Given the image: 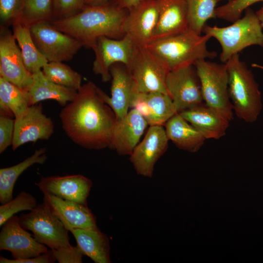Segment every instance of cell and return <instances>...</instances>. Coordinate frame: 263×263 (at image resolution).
<instances>
[{
    "label": "cell",
    "instance_id": "17",
    "mask_svg": "<svg viewBox=\"0 0 263 263\" xmlns=\"http://www.w3.org/2000/svg\"><path fill=\"white\" fill-rule=\"evenodd\" d=\"M35 184L43 193L87 205L93 184L90 179L82 175L74 174L42 177Z\"/></svg>",
    "mask_w": 263,
    "mask_h": 263
},
{
    "label": "cell",
    "instance_id": "4",
    "mask_svg": "<svg viewBox=\"0 0 263 263\" xmlns=\"http://www.w3.org/2000/svg\"><path fill=\"white\" fill-rule=\"evenodd\" d=\"M228 75V93L233 112L247 123L257 120L262 109L261 93L253 73L235 54L225 63Z\"/></svg>",
    "mask_w": 263,
    "mask_h": 263
},
{
    "label": "cell",
    "instance_id": "25",
    "mask_svg": "<svg viewBox=\"0 0 263 263\" xmlns=\"http://www.w3.org/2000/svg\"><path fill=\"white\" fill-rule=\"evenodd\" d=\"M28 92L30 106L53 99L65 106L74 100L77 91L58 85L46 77L42 70L33 74V81Z\"/></svg>",
    "mask_w": 263,
    "mask_h": 263
},
{
    "label": "cell",
    "instance_id": "41",
    "mask_svg": "<svg viewBox=\"0 0 263 263\" xmlns=\"http://www.w3.org/2000/svg\"><path fill=\"white\" fill-rule=\"evenodd\" d=\"M86 5H96L106 3L115 2L116 0H84Z\"/></svg>",
    "mask_w": 263,
    "mask_h": 263
},
{
    "label": "cell",
    "instance_id": "28",
    "mask_svg": "<svg viewBox=\"0 0 263 263\" xmlns=\"http://www.w3.org/2000/svg\"><path fill=\"white\" fill-rule=\"evenodd\" d=\"M13 34L18 43L26 69L32 74L41 70L48 62L35 45L30 28L19 23L12 26Z\"/></svg>",
    "mask_w": 263,
    "mask_h": 263
},
{
    "label": "cell",
    "instance_id": "43",
    "mask_svg": "<svg viewBox=\"0 0 263 263\" xmlns=\"http://www.w3.org/2000/svg\"><path fill=\"white\" fill-rule=\"evenodd\" d=\"M222 0H217L218 2H219V1H222ZM226 0L227 1H231L232 0Z\"/></svg>",
    "mask_w": 263,
    "mask_h": 263
},
{
    "label": "cell",
    "instance_id": "14",
    "mask_svg": "<svg viewBox=\"0 0 263 263\" xmlns=\"http://www.w3.org/2000/svg\"><path fill=\"white\" fill-rule=\"evenodd\" d=\"M169 141L163 126H150L142 141L130 155V162L137 174L152 177L155 165L167 150Z\"/></svg>",
    "mask_w": 263,
    "mask_h": 263
},
{
    "label": "cell",
    "instance_id": "33",
    "mask_svg": "<svg viewBox=\"0 0 263 263\" xmlns=\"http://www.w3.org/2000/svg\"><path fill=\"white\" fill-rule=\"evenodd\" d=\"M37 206L36 199L32 194L25 191H21L15 198L0 206V226L16 213L31 211Z\"/></svg>",
    "mask_w": 263,
    "mask_h": 263
},
{
    "label": "cell",
    "instance_id": "26",
    "mask_svg": "<svg viewBox=\"0 0 263 263\" xmlns=\"http://www.w3.org/2000/svg\"><path fill=\"white\" fill-rule=\"evenodd\" d=\"M84 255L95 263H109L110 247L107 236L96 229H74L70 231Z\"/></svg>",
    "mask_w": 263,
    "mask_h": 263
},
{
    "label": "cell",
    "instance_id": "27",
    "mask_svg": "<svg viewBox=\"0 0 263 263\" xmlns=\"http://www.w3.org/2000/svg\"><path fill=\"white\" fill-rule=\"evenodd\" d=\"M47 149L36 150L23 161L10 167L0 169V203L3 204L13 199L15 184L19 175L33 165L43 164L47 158Z\"/></svg>",
    "mask_w": 263,
    "mask_h": 263
},
{
    "label": "cell",
    "instance_id": "12",
    "mask_svg": "<svg viewBox=\"0 0 263 263\" xmlns=\"http://www.w3.org/2000/svg\"><path fill=\"white\" fill-rule=\"evenodd\" d=\"M9 27L0 26V76L28 91L33 74L26 68L20 48Z\"/></svg>",
    "mask_w": 263,
    "mask_h": 263
},
{
    "label": "cell",
    "instance_id": "35",
    "mask_svg": "<svg viewBox=\"0 0 263 263\" xmlns=\"http://www.w3.org/2000/svg\"><path fill=\"white\" fill-rule=\"evenodd\" d=\"M85 6L84 0H53V20L73 16L79 13Z\"/></svg>",
    "mask_w": 263,
    "mask_h": 263
},
{
    "label": "cell",
    "instance_id": "37",
    "mask_svg": "<svg viewBox=\"0 0 263 263\" xmlns=\"http://www.w3.org/2000/svg\"><path fill=\"white\" fill-rule=\"evenodd\" d=\"M56 261L59 263H81L84 254L77 246L72 245L52 250Z\"/></svg>",
    "mask_w": 263,
    "mask_h": 263
},
{
    "label": "cell",
    "instance_id": "22",
    "mask_svg": "<svg viewBox=\"0 0 263 263\" xmlns=\"http://www.w3.org/2000/svg\"><path fill=\"white\" fill-rule=\"evenodd\" d=\"M111 76V97L102 92L104 101L113 111L117 120L123 118L129 112L134 82L127 67L120 63L114 64L110 69Z\"/></svg>",
    "mask_w": 263,
    "mask_h": 263
},
{
    "label": "cell",
    "instance_id": "10",
    "mask_svg": "<svg viewBox=\"0 0 263 263\" xmlns=\"http://www.w3.org/2000/svg\"><path fill=\"white\" fill-rule=\"evenodd\" d=\"M136 46L130 38L125 35L119 39L105 36H100L92 49L95 58L92 70L97 75H100L102 81L106 82L111 79L110 69L114 64L120 63L129 67Z\"/></svg>",
    "mask_w": 263,
    "mask_h": 263
},
{
    "label": "cell",
    "instance_id": "15",
    "mask_svg": "<svg viewBox=\"0 0 263 263\" xmlns=\"http://www.w3.org/2000/svg\"><path fill=\"white\" fill-rule=\"evenodd\" d=\"M14 119L13 150L28 142L47 140L54 132L53 123L43 113L41 104L30 106Z\"/></svg>",
    "mask_w": 263,
    "mask_h": 263
},
{
    "label": "cell",
    "instance_id": "6",
    "mask_svg": "<svg viewBox=\"0 0 263 263\" xmlns=\"http://www.w3.org/2000/svg\"><path fill=\"white\" fill-rule=\"evenodd\" d=\"M199 79L203 102L229 121L233 110L228 93V75L225 63L200 60L194 65Z\"/></svg>",
    "mask_w": 263,
    "mask_h": 263
},
{
    "label": "cell",
    "instance_id": "36",
    "mask_svg": "<svg viewBox=\"0 0 263 263\" xmlns=\"http://www.w3.org/2000/svg\"><path fill=\"white\" fill-rule=\"evenodd\" d=\"M22 0H0V19L2 25L12 26L17 21Z\"/></svg>",
    "mask_w": 263,
    "mask_h": 263
},
{
    "label": "cell",
    "instance_id": "1",
    "mask_svg": "<svg viewBox=\"0 0 263 263\" xmlns=\"http://www.w3.org/2000/svg\"><path fill=\"white\" fill-rule=\"evenodd\" d=\"M102 91L92 81L82 85L73 101L60 113L62 128L75 144L88 149L109 147L116 115Z\"/></svg>",
    "mask_w": 263,
    "mask_h": 263
},
{
    "label": "cell",
    "instance_id": "13",
    "mask_svg": "<svg viewBox=\"0 0 263 263\" xmlns=\"http://www.w3.org/2000/svg\"><path fill=\"white\" fill-rule=\"evenodd\" d=\"M159 18L157 0H143L128 10L123 31L136 47H147L151 41Z\"/></svg>",
    "mask_w": 263,
    "mask_h": 263
},
{
    "label": "cell",
    "instance_id": "16",
    "mask_svg": "<svg viewBox=\"0 0 263 263\" xmlns=\"http://www.w3.org/2000/svg\"><path fill=\"white\" fill-rule=\"evenodd\" d=\"M0 250L10 251L14 259L35 257L49 250L21 226L19 217L15 215L2 225Z\"/></svg>",
    "mask_w": 263,
    "mask_h": 263
},
{
    "label": "cell",
    "instance_id": "20",
    "mask_svg": "<svg viewBox=\"0 0 263 263\" xmlns=\"http://www.w3.org/2000/svg\"><path fill=\"white\" fill-rule=\"evenodd\" d=\"M148 123L136 110L132 109L115 124L109 147L121 155H130L146 130Z\"/></svg>",
    "mask_w": 263,
    "mask_h": 263
},
{
    "label": "cell",
    "instance_id": "38",
    "mask_svg": "<svg viewBox=\"0 0 263 263\" xmlns=\"http://www.w3.org/2000/svg\"><path fill=\"white\" fill-rule=\"evenodd\" d=\"M15 119L10 117L0 116V153H1L12 145Z\"/></svg>",
    "mask_w": 263,
    "mask_h": 263
},
{
    "label": "cell",
    "instance_id": "7",
    "mask_svg": "<svg viewBox=\"0 0 263 263\" xmlns=\"http://www.w3.org/2000/svg\"><path fill=\"white\" fill-rule=\"evenodd\" d=\"M19 219L23 228L31 231L38 242L51 250L71 245L69 231L44 202Z\"/></svg>",
    "mask_w": 263,
    "mask_h": 263
},
{
    "label": "cell",
    "instance_id": "8",
    "mask_svg": "<svg viewBox=\"0 0 263 263\" xmlns=\"http://www.w3.org/2000/svg\"><path fill=\"white\" fill-rule=\"evenodd\" d=\"M128 69L136 91L143 93L158 92L168 94L166 81L169 71L147 47H136Z\"/></svg>",
    "mask_w": 263,
    "mask_h": 263
},
{
    "label": "cell",
    "instance_id": "31",
    "mask_svg": "<svg viewBox=\"0 0 263 263\" xmlns=\"http://www.w3.org/2000/svg\"><path fill=\"white\" fill-rule=\"evenodd\" d=\"M217 0H187L189 29L202 35L207 21L216 18Z\"/></svg>",
    "mask_w": 263,
    "mask_h": 263
},
{
    "label": "cell",
    "instance_id": "19",
    "mask_svg": "<svg viewBox=\"0 0 263 263\" xmlns=\"http://www.w3.org/2000/svg\"><path fill=\"white\" fill-rule=\"evenodd\" d=\"M43 194V202L69 231L74 229H96V219L87 205Z\"/></svg>",
    "mask_w": 263,
    "mask_h": 263
},
{
    "label": "cell",
    "instance_id": "3",
    "mask_svg": "<svg viewBox=\"0 0 263 263\" xmlns=\"http://www.w3.org/2000/svg\"><path fill=\"white\" fill-rule=\"evenodd\" d=\"M211 38L190 29L178 34L151 41L146 47L155 54L169 71L194 65L200 60L213 59L217 54L209 51L207 43Z\"/></svg>",
    "mask_w": 263,
    "mask_h": 263
},
{
    "label": "cell",
    "instance_id": "9",
    "mask_svg": "<svg viewBox=\"0 0 263 263\" xmlns=\"http://www.w3.org/2000/svg\"><path fill=\"white\" fill-rule=\"evenodd\" d=\"M33 40L48 62L71 60L83 45L78 40L55 27L51 22H42L30 28Z\"/></svg>",
    "mask_w": 263,
    "mask_h": 263
},
{
    "label": "cell",
    "instance_id": "18",
    "mask_svg": "<svg viewBox=\"0 0 263 263\" xmlns=\"http://www.w3.org/2000/svg\"><path fill=\"white\" fill-rule=\"evenodd\" d=\"M130 108L137 110L150 126H163L178 113L170 96L167 94L153 92L139 93L134 89Z\"/></svg>",
    "mask_w": 263,
    "mask_h": 263
},
{
    "label": "cell",
    "instance_id": "42",
    "mask_svg": "<svg viewBox=\"0 0 263 263\" xmlns=\"http://www.w3.org/2000/svg\"><path fill=\"white\" fill-rule=\"evenodd\" d=\"M256 14L259 19L262 27L263 28V4L262 6L256 12Z\"/></svg>",
    "mask_w": 263,
    "mask_h": 263
},
{
    "label": "cell",
    "instance_id": "34",
    "mask_svg": "<svg viewBox=\"0 0 263 263\" xmlns=\"http://www.w3.org/2000/svg\"><path fill=\"white\" fill-rule=\"evenodd\" d=\"M263 0H232L216 8L217 18L233 22L251 5Z\"/></svg>",
    "mask_w": 263,
    "mask_h": 263
},
{
    "label": "cell",
    "instance_id": "23",
    "mask_svg": "<svg viewBox=\"0 0 263 263\" xmlns=\"http://www.w3.org/2000/svg\"><path fill=\"white\" fill-rule=\"evenodd\" d=\"M179 113L206 139L217 140L223 137L229 125L230 121L204 102Z\"/></svg>",
    "mask_w": 263,
    "mask_h": 263
},
{
    "label": "cell",
    "instance_id": "21",
    "mask_svg": "<svg viewBox=\"0 0 263 263\" xmlns=\"http://www.w3.org/2000/svg\"><path fill=\"white\" fill-rule=\"evenodd\" d=\"M157 1L159 18L151 41L178 34L189 29L187 0Z\"/></svg>",
    "mask_w": 263,
    "mask_h": 263
},
{
    "label": "cell",
    "instance_id": "24",
    "mask_svg": "<svg viewBox=\"0 0 263 263\" xmlns=\"http://www.w3.org/2000/svg\"><path fill=\"white\" fill-rule=\"evenodd\" d=\"M164 125L169 140L179 149L196 152L206 140L196 128L179 113L172 116Z\"/></svg>",
    "mask_w": 263,
    "mask_h": 263
},
{
    "label": "cell",
    "instance_id": "39",
    "mask_svg": "<svg viewBox=\"0 0 263 263\" xmlns=\"http://www.w3.org/2000/svg\"><path fill=\"white\" fill-rule=\"evenodd\" d=\"M56 261L51 249L37 257L28 259H9L3 256L0 257V263H53Z\"/></svg>",
    "mask_w": 263,
    "mask_h": 263
},
{
    "label": "cell",
    "instance_id": "29",
    "mask_svg": "<svg viewBox=\"0 0 263 263\" xmlns=\"http://www.w3.org/2000/svg\"><path fill=\"white\" fill-rule=\"evenodd\" d=\"M29 106L28 92L0 76V115L16 117Z\"/></svg>",
    "mask_w": 263,
    "mask_h": 263
},
{
    "label": "cell",
    "instance_id": "11",
    "mask_svg": "<svg viewBox=\"0 0 263 263\" xmlns=\"http://www.w3.org/2000/svg\"><path fill=\"white\" fill-rule=\"evenodd\" d=\"M166 87L178 113L203 103L200 83L194 65L169 71Z\"/></svg>",
    "mask_w": 263,
    "mask_h": 263
},
{
    "label": "cell",
    "instance_id": "5",
    "mask_svg": "<svg viewBox=\"0 0 263 263\" xmlns=\"http://www.w3.org/2000/svg\"><path fill=\"white\" fill-rule=\"evenodd\" d=\"M245 14L229 26H211L206 24L202 33L215 38L220 43V59L225 63L233 55L247 47L258 45L263 48V32L259 19L250 7Z\"/></svg>",
    "mask_w": 263,
    "mask_h": 263
},
{
    "label": "cell",
    "instance_id": "40",
    "mask_svg": "<svg viewBox=\"0 0 263 263\" xmlns=\"http://www.w3.org/2000/svg\"><path fill=\"white\" fill-rule=\"evenodd\" d=\"M143 0H116L115 3L120 8L129 10Z\"/></svg>",
    "mask_w": 263,
    "mask_h": 263
},
{
    "label": "cell",
    "instance_id": "30",
    "mask_svg": "<svg viewBox=\"0 0 263 263\" xmlns=\"http://www.w3.org/2000/svg\"><path fill=\"white\" fill-rule=\"evenodd\" d=\"M53 20V0H22L20 10L15 23H19L30 28L38 23Z\"/></svg>",
    "mask_w": 263,
    "mask_h": 263
},
{
    "label": "cell",
    "instance_id": "2",
    "mask_svg": "<svg viewBox=\"0 0 263 263\" xmlns=\"http://www.w3.org/2000/svg\"><path fill=\"white\" fill-rule=\"evenodd\" d=\"M128 12L115 2L86 5L78 14L51 23L56 29L78 40L83 47L93 49L100 36L116 39L124 37L123 25Z\"/></svg>",
    "mask_w": 263,
    "mask_h": 263
},
{
    "label": "cell",
    "instance_id": "32",
    "mask_svg": "<svg viewBox=\"0 0 263 263\" xmlns=\"http://www.w3.org/2000/svg\"><path fill=\"white\" fill-rule=\"evenodd\" d=\"M44 75L50 81L75 91L82 86V76L62 62H48L42 69Z\"/></svg>",
    "mask_w": 263,
    "mask_h": 263
}]
</instances>
